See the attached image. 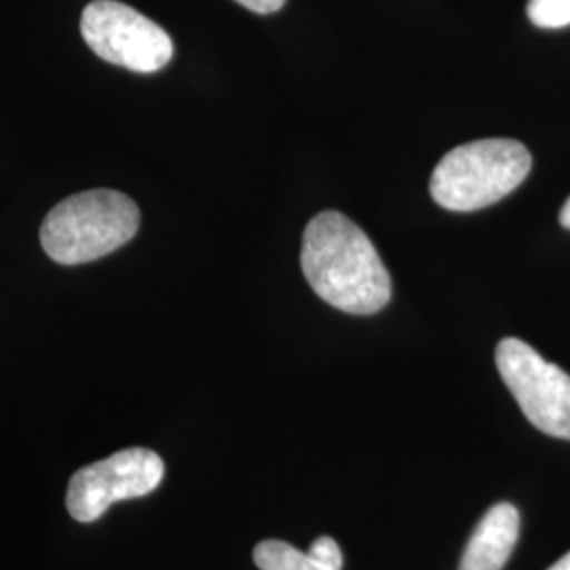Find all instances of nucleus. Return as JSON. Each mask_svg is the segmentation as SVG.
Here are the masks:
<instances>
[{
    "label": "nucleus",
    "mask_w": 570,
    "mask_h": 570,
    "mask_svg": "<svg viewBox=\"0 0 570 570\" xmlns=\"http://www.w3.org/2000/svg\"><path fill=\"white\" fill-rule=\"evenodd\" d=\"M301 266L313 292L351 315H374L391 301V275L366 233L341 212H322L305 228Z\"/></svg>",
    "instance_id": "nucleus-1"
},
{
    "label": "nucleus",
    "mask_w": 570,
    "mask_h": 570,
    "mask_svg": "<svg viewBox=\"0 0 570 570\" xmlns=\"http://www.w3.org/2000/svg\"><path fill=\"white\" fill-rule=\"evenodd\" d=\"M140 209L119 190H85L56 205L42 220L41 245L58 265L94 263L131 242Z\"/></svg>",
    "instance_id": "nucleus-2"
},
{
    "label": "nucleus",
    "mask_w": 570,
    "mask_h": 570,
    "mask_svg": "<svg viewBox=\"0 0 570 570\" xmlns=\"http://www.w3.org/2000/svg\"><path fill=\"white\" fill-rule=\"evenodd\" d=\"M529 148L518 140H478L450 150L435 165L429 190L450 212H475L501 202L527 180Z\"/></svg>",
    "instance_id": "nucleus-3"
},
{
    "label": "nucleus",
    "mask_w": 570,
    "mask_h": 570,
    "mask_svg": "<svg viewBox=\"0 0 570 570\" xmlns=\"http://www.w3.org/2000/svg\"><path fill=\"white\" fill-rule=\"evenodd\" d=\"M89 49L108 63L150 75L174 58V42L159 23L117 0H94L81 16Z\"/></svg>",
    "instance_id": "nucleus-4"
},
{
    "label": "nucleus",
    "mask_w": 570,
    "mask_h": 570,
    "mask_svg": "<svg viewBox=\"0 0 570 570\" xmlns=\"http://www.w3.org/2000/svg\"><path fill=\"white\" fill-rule=\"evenodd\" d=\"M497 367L524 416L551 438L570 440V376L520 338L497 346Z\"/></svg>",
    "instance_id": "nucleus-5"
},
{
    "label": "nucleus",
    "mask_w": 570,
    "mask_h": 570,
    "mask_svg": "<svg viewBox=\"0 0 570 570\" xmlns=\"http://www.w3.org/2000/svg\"><path fill=\"white\" fill-rule=\"evenodd\" d=\"M165 475L164 459L146 449H127L94 465L81 468L68 484L66 510L72 520L89 524L108 508L127 499H140L159 489Z\"/></svg>",
    "instance_id": "nucleus-6"
},
{
    "label": "nucleus",
    "mask_w": 570,
    "mask_h": 570,
    "mask_svg": "<svg viewBox=\"0 0 570 570\" xmlns=\"http://www.w3.org/2000/svg\"><path fill=\"white\" fill-rule=\"evenodd\" d=\"M520 534V513L511 503L490 508L473 530L459 570H503Z\"/></svg>",
    "instance_id": "nucleus-7"
},
{
    "label": "nucleus",
    "mask_w": 570,
    "mask_h": 570,
    "mask_svg": "<svg viewBox=\"0 0 570 570\" xmlns=\"http://www.w3.org/2000/svg\"><path fill=\"white\" fill-rule=\"evenodd\" d=\"M254 562L261 570H327L311 553H303L275 539L256 546Z\"/></svg>",
    "instance_id": "nucleus-8"
},
{
    "label": "nucleus",
    "mask_w": 570,
    "mask_h": 570,
    "mask_svg": "<svg viewBox=\"0 0 570 570\" xmlns=\"http://www.w3.org/2000/svg\"><path fill=\"white\" fill-rule=\"evenodd\" d=\"M529 18L539 28L570 26V0H529Z\"/></svg>",
    "instance_id": "nucleus-9"
},
{
    "label": "nucleus",
    "mask_w": 570,
    "mask_h": 570,
    "mask_svg": "<svg viewBox=\"0 0 570 570\" xmlns=\"http://www.w3.org/2000/svg\"><path fill=\"white\" fill-rule=\"evenodd\" d=\"M308 553L327 570L343 569V551L338 548V543L332 537H320L315 539V543L311 546Z\"/></svg>",
    "instance_id": "nucleus-10"
},
{
    "label": "nucleus",
    "mask_w": 570,
    "mask_h": 570,
    "mask_svg": "<svg viewBox=\"0 0 570 570\" xmlns=\"http://www.w3.org/2000/svg\"><path fill=\"white\" fill-rule=\"evenodd\" d=\"M235 2H239L245 9H249L254 13H261V16L275 13L285 4V0H235Z\"/></svg>",
    "instance_id": "nucleus-11"
},
{
    "label": "nucleus",
    "mask_w": 570,
    "mask_h": 570,
    "mask_svg": "<svg viewBox=\"0 0 570 570\" xmlns=\"http://www.w3.org/2000/svg\"><path fill=\"white\" fill-rule=\"evenodd\" d=\"M560 225L570 230V197L567 199V204L562 205V209H560Z\"/></svg>",
    "instance_id": "nucleus-12"
},
{
    "label": "nucleus",
    "mask_w": 570,
    "mask_h": 570,
    "mask_svg": "<svg viewBox=\"0 0 570 570\" xmlns=\"http://www.w3.org/2000/svg\"><path fill=\"white\" fill-rule=\"evenodd\" d=\"M550 570H570V551L564 558H560Z\"/></svg>",
    "instance_id": "nucleus-13"
}]
</instances>
